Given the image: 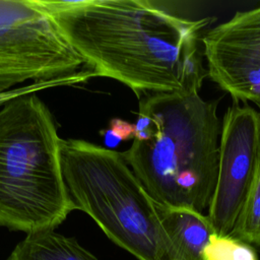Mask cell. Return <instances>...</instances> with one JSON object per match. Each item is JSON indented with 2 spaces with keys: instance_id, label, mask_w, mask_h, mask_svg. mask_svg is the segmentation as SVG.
<instances>
[{
  "instance_id": "cell-3",
  "label": "cell",
  "mask_w": 260,
  "mask_h": 260,
  "mask_svg": "<svg viewBox=\"0 0 260 260\" xmlns=\"http://www.w3.org/2000/svg\"><path fill=\"white\" fill-rule=\"evenodd\" d=\"M53 115L37 90L0 106V225L54 230L74 210L63 179Z\"/></svg>"
},
{
  "instance_id": "cell-15",
  "label": "cell",
  "mask_w": 260,
  "mask_h": 260,
  "mask_svg": "<svg viewBox=\"0 0 260 260\" xmlns=\"http://www.w3.org/2000/svg\"><path fill=\"white\" fill-rule=\"evenodd\" d=\"M256 105L258 106V108H259V110H260V102H259V103H257ZM259 116H260V112H259Z\"/></svg>"
},
{
  "instance_id": "cell-13",
  "label": "cell",
  "mask_w": 260,
  "mask_h": 260,
  "mask_svg": "<svg viewBox=\"0 0 260 260\" xmlns=\"http://www.w3.org/2000/svg\"><path fill=\"white\" fill-rule=\"evenodd\" d=\"M61 82H43V83H31L29 85H26V86H23V87H18V88H13L11 90H9L4 96H2L0 99V106L2 104H4L5 102L9 101L10 99L20 94V93H23L25 91H29V90H41V89H44V88H50V87H55V86H60L62 84H60Z\"/></svg>"
},
{
  "instance_id": "cell-1",
  "label": "cell",
  "mask_w": 260,
  "mask_h": 260,
  "mask_svg": "<svg viewBox=\"0 0 260 260\" xmlns=\"http://www.w3.org/2000/svg\"><path fill=\"white\" fill-rule=\"evenodd\" d=\"M39 3L96 76L128 86L137 98L196 93L208 76L203 29L152 0H77Z\"/></svg>"
},
{
  "instance_id": "cell-2",
  "label": "cell",
  "mask_w": 260,
  "mask_h": 260,
  "mask_svg": "<svg viewBox=\"0 0 260 260\" xmlns=\"http://www.w3.org/2000/svg\"><path fill=\"white\" fill-rule=\"evenodd\" d=\"M218 103L198 92L140 99L134 139L123 155L159 206L208 210L218 173Z\"/></svg>"
},
{
  "instance_id": "cell-10",
  "label": "cell",
  "mask_w": 260,
  "mask_h": 260,
  "mask_svg": "<svg viewBox=\"0 0 260 260\" xmlns=\"http://www.w3.org/2000/svg\"><path fill=\"white\" fill-rule=\"evenodd\" d=\"M230 236L260 251V158L254 182Z\"/></svg>"
},
{
  "instance_id": "cell-5",
  "label": "cell",
  "mask_w": 260,
  "mask_h": 260,
  "mask_svg": "<svg viewBox=\"0 0 260 260\" xmlns=\"http://www.w3.org/2000/svg\"><path fill=\"white\" fill-rule=\"evenodd\" d=\"M94 76L38 0H0V93L29 80L70 85Z\"/></svg>"
},
{
  "instance_id": "cell-8",
  "label": "cell",
  "mask_w": 260,
  "mask_h": 260,
  "mask_svg": "<svg viewBox=\"0 0 260 260\" xmlns=\"http://www.w3.org/2000/svg\"><path fill=\"white\" fill-rule=\"evenodd\" d=\"M167 260H204V249L215 231L207 216L191 209L164 208Z\"/></svg>"
},
{
  "instance_id": "cell-7",
  "label": "cell",
  "mask_w": 260,
  "mask_h": 260,
  "mask_svg": "<svg viewBox=\"0 0 260 260\" xmlns=\"http://www.w3.org/2000/svg\"><path fill=\"white\" fill-rule=\"evenodd\" d=\"M208 76L236 102H260V6L237 12L202 39Z\"/></svg>"
},
{
  "instance_id": "cell-11",
  "label": "cell",
  "mask_w": 260,
  "mask_h": 260,
  "mask_svg": "<svg viewBox=\"0 0 260 260\" xmlns=\"http://www.w3.org/2000/svg\"><path fill=\"white\" fill-rule=\"evenodd\" d=\"M204 260H259L258 251L232 236L213 234L203 253Z\"/></svg>"
},
{
  "instance_id": "cell-4",
  "label": "cell",
  "mask_w": 260,
  "mask_h": 260,
  "mask_svg": "<svg viewBox=\"0 0 260 260\" xmlns=\"http://www.w3.org/2000/svg\"><path fill=\"white\" fill-rule=\"evenodd\" d=\"M63 179L75 209L139 260H167L160 206L133 173L123 152L82 139H62Z\"/></svg>"
},
{
  "instance_id": "cell-9",
  "label": "cell",
  "mask_w": 260,
  "mask_h": 260,
  "mask_svg": "<svg viewBox=\"0 0 260 260\" xmlns=\"http://www.w3.org/2000/svg\"><path fill=\"white\" fill-rule=\"evenodd\" d=\"M7 260H99L75 239L47 230L27 234Z\"/></svg>"
},
{
  "instance_id": "cell-14",
  "label": "cell",
  "mask_w": 260,
  "mask_h": 260,
  "mask_svg": "<svg viewBox=\"0 0 260 260\" xmlns=\"http://www.w3.org/2000/svg\"><path fill=\"white\" fill-rule=\"evenodd\" d=\"M10 90H11V89H10ZM8 91H9V90H8ZM8 91H5V92H2V93H0V99H1L2 96H4V95H5V94H6Z\"/></svg>"
},
{
  "instance_id": "cell-6",
  "label": "cell",
  "mask_w": 260,
  "mask_h": 260,
  "mask_svg": "<svg viewBox=\"0 0 260 260\" xmlns=\"http://www.w3.org/2000/svg\"><path fill=\"white\" fill-rule=\"evenodd\" d=\"M260 158V116L248 105L230 107L221 122L218 173L207 216L219 236L233 231Z\"/></svg>"
},
{
  "instance_id": "cell-12",
  "label": "cell",
  "mask_w": 260,
  "mask_h": 260,
  "mask_svg": "<svg viewBox=\"0 0 260 260\" xmlns=\"http://www.w3.org/2000/svg\"><path fill=\"white\" fill-rule=\"evenodd\" d=\"M109 131L119 141L134 139L135 124L129 123L120 118H113L110 121Z\"/></svg>"
}]
</instances>
